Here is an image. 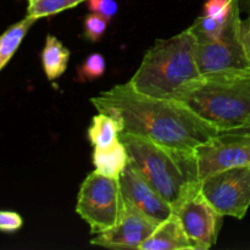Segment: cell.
<instances>
[{
	"mask_svg": "<svg viewBox=\"0 0 250 250\" xmlns=\"http://www.w3.org/2000/svg\"><path fill=\"white\" fill-rule=\"evenodd\" d=\"M90 102L98 112L119 120L124 132L181 150L194 151L220 133L178 100L142 94L129 82L116 84Z\"/></svg>",
	"mask_w": 250,
	"mask_h": 250,
	"instance_id": "1",
	"label": "cell"
},
{
	"mask_svg": "<svg viewBox=\"0 0 250 250\" xmlns=\"http://www.w3.org/2000/svg\"><path fill=\"white\" fill-rule=\"evenodd\" d=\"M172 98L220 132L242 128L250 121V67L200 73Z\"/></svg>",
	"mask_w": 250,
	"mask_h": 250,
	"instance_id": "2",
	"label": "cell"
},
{
	"mask_svg": "<svg viewBox=\"0 0 250 250\" xmlns=\"http://www.w3.org/2000/svg\"><path fill=\"white\" fill-rule=\"evenodd\" d=\"M120 141L126 146L131 163L173 210L202 186L194 151L171 148L127 132L120 134Z\"/></svg>",
	"mask_w": 250,
	"mask_h": 250,
	"instance_id": "3",
	"label": "cell"
},
{
	"mask_svg": "<svg viewBox=\"0 0 250 250\" xmlns=\"http://www.w3.org/2000/svg\"><path fill=\"white\" fill-rule=\"evenodd\" d=\"M197 39L190 27L167 39H158L144 54L129 84L142 94L172 98L185 83L200 75Z\"/></svg>",
	"mask_w": 250,
	"mask_h": 250,
	"instance_id": "4",
	"label": "cell"
},
{
	"mask_svg": "<svg viewBox=\"0 0 250 250\" xmlns=\"http://www.w3.org/2000/svg\"><path fill=\"white\" fill-rule=\"evenodd\" d=\"M124 210V198L119 178L107 177L97 170L82 182L76 212L89 225L90 233L99 234L119 222Z\"/></svg>",
	"mask_w": 250,
	"mask_h": 250,
	"instance_id": "5",
	"label": "cell"
},
{
	"mask_svg": "<svg viewBox=\"0 0 250 250\" xmlns=\"http://www.w3.org/2000/svg\"><path fill=\"white\" fill-rule=\"evenodd\" d=\"M241 22V0H234L221 36L216 41H197L195 58L200 73L250 67L242 42Z\"/></svg>",
	"mask_w": 250,
	"mask_h": 250,
	"instance_id": "6",
	"label": "cell"
},
{
	"mask_svg": "<svg viewBox=\"0 0 250 250\" xmlns=\"http://www.w3.org/2000/svg\"><path fill=\"white\" fill-rule=\"evenodd\" d=\"M202 193L220 214L242 220L250 207V165L209 175L202 180Z\"/></svg>",
	"mask_w": 250,
	"mask_h": 250,
	"instance_id": "7",
	"label": "cell"
},
{
	"mask_svg": "<svg viewBox=\"0 0 250 250\" xmlns=\"http://www.w3.org/2000/svg\"><path fill=\"white\" fill-rule=\"evenodd\" d=\"M190 241L197 250H208L216 244L224 224V215L220 214L202 193V186L190 192L183 202L175 208Z\"/></svg>",
	"mask_w": 250,
	"mask_h": 250,
	"instance_id": "8",
	"label": "cell"
},
{
	"mask_svg": "<svg viewBox=\"0 0 250 250\" xmlns=\"http://www.w3.org/2000/svg\"><path fill=\"white\" fill-rule=\"evenodd\" d=\"M200 180L232 167L250 165V136L238 132H220L194 150Z\"/></svg>",
	"mask_w": 250,
	"mask_h": 250,
	"instance_id": "9",
	"label": "cell"
},
{
	"mask_svg": "<svg viewBox=\"0 0 250 250\" xmlns=\"http://www.w3.org/2000/svg\"><path fill=\"white\" fill-rule=\"evenodd\" d=\"M160 224L124 200V210L119 222L112 229L90 239V244L107 249L139 250L142 243L153 234Z\"/></svg>",
	"mask_w": 250,
	"mask_h": 250,
	"instance_id": "10",
	"label": "cell"
},
{
	"mask_svg": "<svg viewBox=\"0 0 250 250\" xmlns=\"http://www.w3.org/2000/svg\"><path fill=\"white\" fill-rule=\"evenodd\" d=\"M119 181L122 198L127 204L160 222L165 221L173 214L172 207L139 172L131 160L120 175Z\"/></svg>",
	"mask_w": 250,
	"mask_h": 250,
	"instance_id": "11",
	"label": "cell"
},
{
	"mask_svg": "<svg viewBox=\"0 0 250 250\" xmlns=\"http://www.w3.org/2000/svg\"><path fill=\"white\" fill-rule=\"evenodd\" d=\"M139 250H197L186 233L177 215L172 214L161 222Z\"/></svg>",
	"mask_w": 250,
	"mask_h": 250,
	"instance_id": "12",
	"label": "cell"
},
{
	"mask_svg": "<svg viewBox=\"0 0 250 250\" xmlns=\"http://www.w3.org/2000/svg\"><path fill=\"white\" fill-rule=\"evenodd\" d=\"M129 163V155L121 141L107 148H94L93 165L95 170L107 177L119 178Z\"/></svg>",
	"mask_w": 250,
	"mask_h": 250,
	"instance_id": "13",
	"label": "cell"
},
{
	"mask_svg": "<svg viewBox=\"0 0 250 250\" xmlns=\"http://www.w3.org/2000/svg\"><path fill=\"white\" fill-rule=\"evenodd\" d=\"M70 50L53 34H48L42 50V66L49 81L60 78L67 70Z\"/></svg>",
	"mask_w": 250,
	"mask_h": 250,
	"instance_id": "14",
	"label": "cell"
},
{
	"mask_svg": "<svg viewBox=\"0 0 250 250\" xmlns=\"http://www.w3.org/2000/svg\"><path fill=\"white\" fill-rule=\"evenodd\" d=\"M124 126L111 115L99 112L92 119L88 128V139L94 148H107L120 141Z\"/></svg>",
	"mask_w": 250,
	"mask_h": 250,
	"instance_id": "15",
	"label": "cell"
},
{
	"mask_svg": "<svg viewBox=\"0 0 250 250\" xmlns=\"http://www.w3.org/2000/svg\"><path fill=\"white\" fill-rule=\"evenodd\" d=\"M36 21V19L26 16L21 21L11 24L4 33L0 34V72L15 55L29 28Z\"/></svg>",
	"mask_w": 250,
	"mask_h": 250,
	"instance_id": "16",
	"label": "cell"
},
{
	"mask_svg": "<svg viewBox=\"0 0 250 250\" xmlns=\"http://www.w3.org/2000/svg\"><path fill=\"white\" fill-rule=\"evenodd\" d=\"M84 1L88 0H33L28 2L27 16L36 20L54 16L65 10L73 9Z\"/></svg>",
	"mask_w": 250,
	"mask_h": 250,
	"instance_id": "17",
	"label": "cell"
},
{
	"mask_svg": "<svg viewBox=\"0 0 250 250\" xmlns=\"http://www.w3.org/2000/svg\"><path fill=\"white\" fill-rule=\"evenodd\" d=\"M225 23L226 22H221L214 17L204 15L198 17L189 27L198 42H211L216 41L221 36Z\"/></svg>",
	"mask_w": 250,
	"mask_h": 250,
	"instance_id": "18",
	"label": "cell"
},
{
	"mask_svg": "<svg viewBox=\"0 0 250 250\" xmlns=\"http://www.w3.org/2000/svg\"><path fill=\"white\" fill-rule=\"evenodd\" d=\"M106 68L104 56L100 53H92L84 59L77 71V80L80 82H92L103 77Z\"/></svg>",
	"mask_w": 250,
	"mask_h": 250,
	"instance_id": "19",
	"label": "cell"
},
{
	"mask_svg": "<svg viewBox=\"0 0 250 250\" xmlns=\"http://www.w3.org/2000/svg\"><path fill=\"white\" fill-rule=\"evenodd\" d=\"M107 20L95 12H90L84 19V36L92 42H98L104 36L107 28Z\"/></svg>",
	"mask_w": 250,
	"mask_h": 250,
	"instance_id": "20",
	"label": "cell"
},
{
	"mask_svg": "<svg viewBox=\"0 0 250 250\" xmlns=\"http://www.w3.org/2000/svg\"><path fill=\"white\" fill-rule=\"evenodd\" d=\"M234 0H207L204 5V15L226 22L229 16Z\"/></svg>",
	"mask_w": 250,
	"mask_h": 250,
	"instance_id": "21",
	"label": "cell"
},
{
	"mask_svg": "<svg viewBox=\"0 0 250 250\" xmlns=\"http://www.w3.org/2000/svg\"><path fill=\"white\" fill-rule=\"evenodd\" d=\"M88 6L90 11L102 15L107 21H110L119 11L116 0H88Z\"/></svg>",
	"mask_w": 250,
	"mask_h": 250,
	"instance_id": "22",
	"label": "cell"
},
{
	"mask_svg": "<svg viewBox=\"0 0 250 250\" xmlns=\"http://www.w3.org/2000/svg\"><path fill=\"white\" fill-rule=\"evenodd\" d=\"M23 225L21 215L15 211H0V232L12 233L19 231Z\"/></svg>",
	"mask_w": 250,
	"mask_h": 250,
	"instance_id": "23",
	"label": "cell"
},
{
	"mask_svg": "<svg viewBox=\"0 0 250 250\" xmlns=\"http://www.w3.org/2000/svg\"><path fill=\"white\" fill-rule=\"evenodd\" d=\"M241 36L244 50H246L247 56L250 61V10L248 17L246 20H242L241 22Z\"/></svg>",
	"mask_w": 250,
	"mask_h": 250,
	"instance_id": "24",
	"label": "cell"
},
{
	"mask_svg": "<svg viewBox=\"0 0 250 250\" xmlns=\"http://www.w3.org/2000/svg\"><path fill=\"white\" fill-rule=\"evenodd\" d=\"M227 132V131H226ZM231 132H238V133H244V134H249L250 136V121L248 124L246 125L244 127H242V128H238V129H234V131H231Z\"/></svg>",
	"mask_w": 250,
	"mask_h": 250,
	"instance_id": "25",
	"label": "cell"
},
{
	"mask_svg": "<svg viewBox=\"0 0 250 250\" xmlns=\"http://www.w3.org/2000/svg\"><path fill=\"white\" fill-rule=\"evenodd\" d=\"M27 1H28V2H31V1H33V0H27Z\"/></svg>",
	"mask_w": 250,
	"mask_h": 250,
	"instance_id": "26",
	"label": "cell"
}]
</instances>
